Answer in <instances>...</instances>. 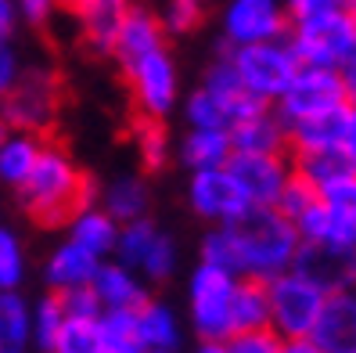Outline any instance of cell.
I'll return each instance as SVG.
<instances>
[{"label": "cell", "instance_id": "9a60e30c", "mask_svg": "<svg viewBox=\"0 0 356 353\" xmlns=\"http://www.w3.org/2000/svg\"><path fill=\"white\" fill-rule=\"evenodd\" d=\"M155 47H165V29L159 22V11L144 8V4H130L127 15H122V22L115 29V44H112V54L115 65H130L137 61L140 54H148Z\"/></svg>", "mask_w": 356, "mask_h": 353}, {"label": "cell", "instance_id": "4dcf8cb0", "mask_svg": "<svg viewBox=\"0 0 356 353\" xmlns=\"http://www.w3.org/2000/svg\"><path fill=\"white\" fill-rule=\"evenodd\" d=\"M177 271H180V245H177L173 235H165L162 227H159V235H155L152 249L144 253L137 274L148 281V285H162V281L177 278Z\"/></svg>", "mask_w": 356, "mask_h": 353}, {"label": "cell", "instance_id": "cb8c5ba5", "mask_svg": "<svg viewBox=\"0 0 356 353\" xmlns=\"http://www.w3.org/2000/svg\"><path fill=\"white\" fill-rule=\"evenodd\" d=\"M291 223H296V231H299L302 242H327V245L356 249V220L334 213L331 205H324L321 198H313Z\"/></svg>", "mask_w": 356, "mask_h": 353}, {"label": "cell", "instance_id": "7402d4cb", "mask_svg": "<svg viewBox=\"0 0 356 353\" xmlns=\"http://www.w3.org/2000/svg\"><path fill=\"white\" fill-rule=\"evenodd\" d=\"M234 152H288V127L274 105H256L230 130Z\"/></svg>", "mask_w": 356, "mask_h": 353}, {"label": "cell", "instance_id": "ac0fdd59", "mask_svg": "<svg viewBox=\"0 0 356 353\" xmlns=\"http://www.w3.org/2000/svg\"><path fill=\"white\" fill-rule=\"evenodd\" d=\"M65 4L79 22L83 44L94 54H112L115 29L122 22V15H127L130 0H65Z\"/></svg>", "mask_w": 356, "mask_h": 353}, {"label": "cell", "instance_id": "5b68a950", "mask_svg": "<svg viewBox=\"0 0 356 353\" xmlns=\"http://www.w3.org/2000/svg\"><path fill=\"white\" fill-rule=\"evenodd\" d=\"M122 76H127L130 101L140 112V119L162 123L173 116V109H180V101H184L180 65L170 54V47H155L148 54H140L137 61L122 65Z\"/></svg>", "mask_w": 356, "mask_h": 353}, {"label": "cell", "instance_id": "7bdbcfd3", "mask_svg": "<svg viewBox=\"0 0 356 353\" xmlns=\"http://www.w3.org/2000/svg\"><path fill=\"white\" fill-rule=\"evenodd\" d=\"M15 4H18L22 22H29V26H47L65 0H15Z\"/></svg>", "mask_w": 356, "mask_h": 353}, {"label": "cell", "instance_id": "db71d44e", "mask_svg": "<svg viewBox=\"0 0 356 353\" xmlns=\"http://www.w3.org/2000/svg\"><path fill=\"white\" fill-rule=\"evenodd\" d=\"M0 353H15V350H0Z\"/></svg>", "mask_w": 356, "mask_h": 353}, {"label": "cell", "instance_id": "c3c4849f", "mask_svg": "<svg viewBox=\"0 0 356 353\" xmlns=\"http://www.w3.org/2000/svg\"><path fill=\"white\" fill-rule=\"evenodd\" d=\"M277 353H321V346L313 343L309 336H302V339H281Z\"/></svg>", "mask_w": 356, "mask_h": 353}, {"label": "cell", "instance_id": "681fc988", "mask_svg": "<svg viewBox=\"0 0 356 353\" xmlns=\"http://www.w3.org/2000/svg\"><path fill=\"white\" fill-rule=\"evenodd\" d=\"M191 353H230V343L227 339H198Z\"/></svg>", "mask_w": 356, "mask_h": 353}, {"label": "cell", "instance_id": "6da1fadb", "mask_svg": "<svg viewBox=\"0 0 356 353\" xmlns=\"http://www.w3.org/2000/svg\"><path fill=\"white\" fill-rule=\"evenodd\" d=\"M22 213L40 227H65L76 210L97 202L94 180L79 170V162L58 141H44L40 159L15 191Z\"/></svg>", "mask_w": 356, "mask_h": 353}, {"label": "cell", "instance_id": "d4e9b609", "mask_svg": "<svg viewBox=\"0 0 356 353\" xmlns=\"http://www.w3.org/2000/svg\"><path fill=\"white\" fill-rule=\"evenodd\" d=\"M65 238H72L76 245H83L87 253H94L97 260H108L115 253V238H119V223L101 210L97 202L83 205L72 213V220L65 223Z\"/></svg>", "mask_w": 356, "mask_h": 353}, {"label": "cell", "instance_id": "f907efd6", "mask_svg": "<svg viewBox=\"0 0 356 353\" xmlns=\"http://www.w3.org/2000/svg\"><path fill=\"white\" fill-rule=\"evenodd\" d=\"M8 130H11V127H8V123H4V119H0V144H4V137H8Z\"/></svg>", "mask_w": 356, "mask_h": 353}, {"label": "cell", "instance_id": "f35d334b", "mask_svg": "<svg viewBox=\"0 0 356 353\" xmlns=\"http://www.w3.org/2000/svg\"><path fill=\"white\" fill-rule=\"evenodd\" d=\"M205 4H191V0H165V8L159 11V22L165 29V36H184L202 22Z\"/></svg>", "mask_w": 356, "mask_h": 353}, {"label": "cell", "instance_id": "ab89813d", "mask_svg": "<svg viewBox=\"0 0 356 353\" xmlns=\"http://www.w3.org/2000/svg\"><path fill=\"white\" fill-rule=\"evenodd\" d=\"M288 18H313V15H356V0H284Z\"/></svg>", "mask_w": 356, "mask_h": 353}, {"label": "cell", "instance_id": "f5cc1de1", "mask_svg": "<svg viewBox=\"0 0 356 353\" xmlns=\"http://www.w3.org/2000/svg\"><path fill=\"white\" fill-rule=\"evenodd\" d=\"M191 4H205V0H191Z\"/></svg>", "mask_w": 356, "mask_h": 353}, {"label": "cell", "instance_id": "b9f144b4", "mask_svg": "<svg viewBox=\"0 0 356 353\" xmlns=\"http://www.w3.org/2000/svg\"><path fill=\"white\" fill-rule=\"evenodd\" d=\"M227 343H230V353H277V350H281V339H277L270 328L238 331V336H230Z\"/></svg>", "mask_w": 356, "mask_h": 353}, {"label": "cell", "instance_id": "4316f807", "mask_svg": "<svg viewBox=\"0 0 356 353\" xmlns=\"http://www.w3.org/2000/svg\"><path fill=\"white\" fill-rule=\"evenodd\" d=\"M47 137L40 134H26V130H8L4 144H0V188L18 191L22 180L29 177V170L40 159V148H44Z\"/></svg>", "mask_w": 356, "mask_h": 353}, {"label": "cell", "instance_id": "52a82bcc", "mask_svg": "<svg viewBox=\"0 0 356 353\" xmlns=\"http://www.w3.org/2000/svg\"><path fill=\"white\" fill-rule=\"evenodd\" d=\"M266 303H270V331L277 339H302L313 336V324H317L327 303V292L291 267V271L266 281Z\"/></svg>", "mask_w": 356, "mask_h": 353}, {"label": "cell", "instance_id": "9c48e42d", "mask_svg": "<svg viewBox=\"0 0 356 353\" xmlns=\"http://www.w3.org/2000/svg\"><path fill=\"white\" fill-rule=\"evenodd\" d=\"M346 105H349V94H346V83H342L339 69L299 65V72L291 76V83L284 87V94L277 97L274 109L284 123H291V119H302V116L346 109Z\"/></svg>", "mask_w": 356, "mask_h": 353}, {"label": "cell", "instance_id": "e0dca14e", "mask_svg": "<svg viewBox=\"0 0 356 353\" xmlns=\"http://www.w3.org/2000/svg\"><path fill=\"white\" fill-rule=\"evenodd\" d=\"M97 256L87 253L83 245H76L72 238L65 242H58L47 260H44V285H47V292L61 296V292H69V288H83V285H90L94 274H97Z\"/></svg>", "mask_w": 356, "mask_h": 353}, {"label": "cell", "instance_id": "7c38bea8", "mask_svg": "<svg viewBox=\"0 0 356 353\" xmlns=\"http://www.w3.org/2000/svg\"><path fill=\"white\" fill-rule=\"evenodd\" d=\"M187 210L198 220H205L209 227H220V223L238 220L248 210V202L227 166H216V170L191 173V180H187Z\"/></svg>", "mask_w": 356, "mask_h": 353}, {"label": "cell", "instance_id": "d6a6232c", "mask_svg": "<svg viewBox=\"0 0 356 353\" xmlns=\"http://www.w3.org/2000/svg\"><path fill=\"white\" fill-rule=\"evenodd\" d=\"M97 339H101V353H137L140 346H137L134 310H101Z\"/></svg>", "mask_w": 356, "mask_h": 353}, {"label": "cell", "instance_id": "484cf974", "mask_svg": "<svg viewBox=\"0 0 356 353\" xmlns=\"http://www.w3.org/2000/svg\"><path fill=\"white\" fill-rule=\"evenodd\" d=\"M230 155H234V144H230V134H227V130L187 127V134H184L180 144H177V159L187 166V173L227 166Z\"/></svg>", "mask_w": 356, "mask_h": 353}, {"label": "cell", "instance_id": "5bb4252c", "mask_svg": "<svg viewBox=\"0 0 356 353\" xmlns=\"http://www.w3.org/2000/svg\"><path fill=\"white\" fill-rule=\"evenodd\" d=\"M259 101H252L245 91H220V87H198L180 101V112L187 127H209V130H234V123L245 119Z\"/></svg>", "mask_w": 356, "mask_h": 353}, {"label": "cell", "instance_id": "3957f363", "mask_svg": "<svg viewBox=\"0 0 356 353\" xmlns=\"http://www.w3.org/2000/svg\"><path fill=\"white\" fill-rule=\"evenodd\" d=\"M223 51L230 58V69H234L241 91L259 105H277L291 76L299 72V58L284 36L263 40V44H245V47H223Z\"/></svg>", "mask_w": 356, "mask_h": 353}, {"label": "cell", "instance_id": "60d3db41", "mask_svg": "<svg viewBox=\"0 0 356 353\" xmlns=\"http://www.w3.org/2000/svg\"><path fill=\"white\" fill-rule=\"evenodd\" d=\"M58 299H61V306H65V317H87V321L101 317V303H97V296H94L90 285L69 288V292H61Z\"/></svg>", "mask_w": 356, "mask_h": 353}, {"label": "cell", "instance_id": "d590c367", "mask_svg": "<svg viewBox=\"0 0 356 353\" xmlns=\"http://www.w3.org/2000/svg\"><path fill=\"white\" fill-rule=\"evenodd\" d=\"M47 353H101V339H97V317H65L58 339Z\"/></svg>", "mask_w": 356, "mask_h": 353}, {"label": "cell", "instance_id": "ee69618b", "mask_svg": "<svg viewBox=\"0 0 356 353\" xmlns=\"http://www.w3.org/2000/svg\"><path fill=\"white\" fill-rule=\"evenodd\" d=\"M22 69H26V61L15 51V44H0V94H8L15 87V79L22 76Z\"/></svg>", "mask_w": 356, "mask_h": 353}, {"label": "cell", "instance_id": "8d00e7d4", "mask_svg": "<svg viewBox=\"0 0 356 353\" xmlns=\"http://www.w3.org/2000/svg\"><path fill=\"white\" fill-rule=\"evenodd\" d=\"M317 198H321L324 205H331L334 213H342V217H353V220H356V170L349 166L346 173L331 177L324 188H317Z\"/></svg>", "mask_w": 356, "mask_h": 353}, {"label": "cell", "instance_id": "83f0119b", "mask_svg": "<svg viewBox=\"0 0 356 353\" xmlns=\"http://www.w3.org/2000/svg\"><path fill=\"white\" fill-rule=\"evenodd\" d=\"M230 328L238 331H259L270 328V303H266V281L238 278L234 303H230Z\"/></svg>", "mask_w": 356, "mask_h": 353}, {"label": "cell", "instance_id": "30bf717a", "mask_svg": "<svg viewBox=\"0 0 356 353\" xmlns=\"http://www.w3.org/2000/svg\"><path fill=\"white\" fill-rule=\"evenodd\" d=\"M291 26L284 0H227L220 11V33L223 47H245L263 44V40H281Z\"/></svg>", "mask_w": 356, "mask_h": 353}, {"label": "cell", "instance_id": "7a4b0ae2", "mask_svg": "<svg viewBox=\"0 0 356 353\" xmlns=\"http://www.w3.org/2000/svg\"><path fill=\"white\" fill-rule=\"evenodd\" d=\"M227 231L238 249V274L256 281H270L291 271L302 245L296 223L274 205H248L238 220L227 223Z\"/></svg>", "mask_w": 356, "mask_h": 353}, {"label": "cell", "instance_id": "bcb514c9", "mask_svg": "<svg viewBox=\"0 0 356 353\" xmlns=\"http://www.w3.org/2000/svg\"><path fill=\"white\" fill-rule=\"evenodd\" d=\"M342 155L349 159V166L356 170V97H349V105H346V134H342Z\"/></svg>", "mask_w": 356, "mask_h": 353}, {"label": "cell", "instance_id": "1f68e13d", "mask_svg": "<svg viewBox=\"0 0 356 353\" xmlns=\"http://www.w3.org/2000/svg\"><path fill=\"white\" fill-rule=\"evenodd\" d=\"M61 324H65V306L54 292L40 296L33 303V314H29V346H36V353H47L58 339Z\"/></svg>", "mask_w": 356, "mask_h": 353}, {"label": "cell", "instance_id": "8fae6325", "mask_svg": "<svg viewBox=\"0 0 356 353\" xmlns=\"http://www.w3.org/2000/svg\"><path fill=\"white\" fill-rule=\"evenodd\" d=\"M227 170L238 180L248 205H277L296 166H291L288 152H234Z\"/></svg>", "mask_w": 356, "mask_h": 353}, {"label": "cell", "instance_id": "8992f818", "mask_svg": "<svg viewBox=\"0 0 356 353\" xmlns=\"http://www.w3.org/2000/svg\"><path fill=\"white\" fill-rule=\"evenodd\" d=\"M238 274H227L220 267L198 263L187 278V328L195 339H230V303H234Z\"/></svg>", "mask_w": 356, "mask_h": 353}, {"label": "cell", "instance_id": "816d5d0a", "mask_svg": "<svg viewBox=\"0 0 356 353\" xmlns=\"http://www.w3.org/2000/svg\"><path fill=\"white\" fill-rule=\"evenodd\" d=\"M140 353H177V350H140Z\"/></svg>", "mask_w": 356, "mask_h": 353}, {"label": "cell", "instance_id": "74e56055", "mask_svg": "<svg viewBox=\"0 0 356 353\" xmlns=\"http://www.w3.org/2000/svg\"><path fill=\"white\" fill-rule=\"evenodd\" d=\"M137 148H140V159L148 170H162L165 159H170V137H165L162 123H152V119H140V130H137Z\"/></svg>", "mask_w": 356, "mask_h": 353}, {"label": "cell", "instance_id": "f1b7e54d", "mask_svg": "<svg viewBox=\"0 0 356 353\" xmlns=\"http://www.w3.org/2000/svg\"><path fill=\"white\" fill-rule=\"evenodd\" d=\"M29 314L33 303L22 296V288L0 292V350L29 353Z\"/></svg>", "mask_w": 356, "mask_h": 353}, {"label": "cell", "instance_id": "277c9868", "mask_svg": "<svg viewBox=\"0 0 356 353\" xmlns=\"http://www.w3.org/2000/svg\"><path fill=\"white\" fill-rule=\"evenodd\" d=\"M61 112V76L51 65H26L15 87L0 97V119L11 130L47 137Z\"/></svg>", "mask_w": 356, "mask_h": 353}, {"label": "cell", "instance_id": "ffe728a7", "mask_svg": "<svg viewBox=\"0 0 356 353\" xmlns=\"http://www.w3.org/2000/svg\"><path fill=\"white\" fill-rule=\"evenodd\" d=\"M134 328H137V346L140 350H180L187 324L177 314V306L148 296L134 310Z\"/></svg>", "mask_w": 356, "mask_h": 353}, {"label": "cell", "instance_id": "11a10c76", "mask_svg": "<svg viewBox=\"0 0 356 353\" xmlns=\"http://www.w3.org/2000/svg\"><path fill=\"white\" fill-rule=\"evenodd\" d=\"M353 299H356V288H353Z\"/></svg>", "mask_w": 356, "mask_h": 353}, {"label": "cell", "instance_id": "44dd1931", "mask_svg": "<svg viewBox=\"0 0 356 353\" xmlns=\"http://www.w3.org/2000/svg\"><path fill=\"white\" fill-rule=\"evenodd\" d=\"M309 339L321 346V353H356V299H353V292L327 296Z\"/></svg>", "mask_w": 356, "mask_h": 353}, {"label": "cell", "instance_id": "f546056e", "mask_svg": "<svg viewBox=\"0 0 356 353\" xmlns=\"http://www.w3.org/2000/svg\"><path fill=\"white\" fill-rule=\"evenodd\" d=\"M26 278H29V253H26V242L18 238L15 227L0 223V292L22 288Z\"/></svg>", "mask_w": 356, "mask_h": 353}, {"label": "cell", "instance_id": "4fadbf2b", "mask_svg": "<svg viewBox=\"0 0 356 353\" xmlns=\"http://www.w3.org/2000/svg\"><path fill=\"white\" fill-rule=\"evenodd\" d=\"M291 267H296L299 274H306L317 288H324L327 296L353 292L356 288V249H349V245L302 242Z\"/></svg>", "mask_w": 356, "mask_h": 353}, {"label": "cell", "instance_id": "836d02e7", "mask_svg": "<svg viewBox=\"0 0 356 353\" xmlns=\"http://www.w3.org/2000/svg\"><path fill=\"white\" fill-rule=\"evenodd\" d=\"M155 235H159V223L152 220V217H140V220H130V223H119V238H115V253H112V260H119V263H127V267H140V260H144V253L152 249V242H155Z\"/></svg>", "mask_w": 356, "mask_h": 353}, {"label": "cell", "instance_id": "2e32d148", "mask_svg": "<svg viewBox=\"0 0 356 353\" xmlns=\"http://www.w3.org/2000/svg\"><path fill=\"white\" fill-rule=\"evenodd\" d=\"M94 296L101 303V310H137L144 299H148V281H144L134 267L119 263V260H101L97 263V274L90 281Z\"/></svg>", "mask_w": 356, "mask_h": 353}, {"label": "cell", "instance_id": "ba28073f", "mask_svg": "<svg viewBox=\"0 0 356 353\" xmlns=\"http://www.w3.org/2000/svg\"><path fill=\"white\" fill-rule=\"evenodd\" d=\"M284 40L296 51L299 65L339 69V61L356 47V15H313L296 18Z\"/></svg>", "mask_w": 356, "mask_h": 353}, {"label": "cell", "instance_id": "9f6ffc18", "mask_svg": "<svg viewBox=\"0 0 356 353\" xmlns=\"http://www.w3.org/2000/svg\"><path fill=\"white\" fill-rule=\"evenodd\" d=\"M0 97H4V94H0Z\"/></svg>", "mask_w": 356, "mask_h": 353}, {"label": "cell", "instance_id": "d6986e66", "mask_svg": "<svg viewBox=\"0 0 356 353\" xmlns=\"http://www.w3.org/2000/svg\"><path fill=\"white\" fill-rule=\"evenodd\" d=\"M288 127V152L291 155H317V152H342L346 134V109H331L317 116H302L284 123Z\"/></svg>", "mask_w": 356, "mask_h": 353}, {"label": "cell", "instance_id": "603a6c76", "mask_svg": "<svg viewBox=\"0 0 356 353\" xmlns=\"http://www.w3.org/2000/svg\"><path fill=\"white\" fill-rule=\"evenodd\" d=\"M101 210L108 213L115 223H130L152 213V188L140 173H119L101 188Z\"/></svg>", "mask_w": 356, "mask_h": 353}, {"label": "cell", "instance_id": "e575fe53", "mask_svg": "<svg viewBox=\"0 0 356 353\" xmlns=\"http://www.w3.org/2000/svg\"><path fill=\"white\" fill-rule=\"evenodd\" d=\"M198 263L220 267V271H227V274H238V249H234V238H230L227 223L209 227V231L202 235V242H198Z\"/></svg>", "mask_w": 356, "mask_h": 353}, {"label": "cell", "instance_id": "7dc6e473", "mask_svg": "<svg viewBox=\"0 0 356 353\" xmlns=\"http://www.w3.org/2000/svg\"><path fill=\"white\" fill-rule=\"evenodd\" d=\"M339 76H342V83H346V94L356 97V47L339 61Z\"/></svg>", "mask_w": 356, "mask_h": 353}, {"label": "cell", "instance_id": "f6af8a7d", "mask_svg": "<svg viewBox=\"0 0 356 353\" xmlns=\"http://www.w3.org/2000/svg\"><path fill=\"white\" fill-rule=\"evenodd\" d=\"M18 26H22L18 4H15V0H0V44H15Z\"/></svg>", "mask_w": 356, "mask_h": 353}]
</instances>
